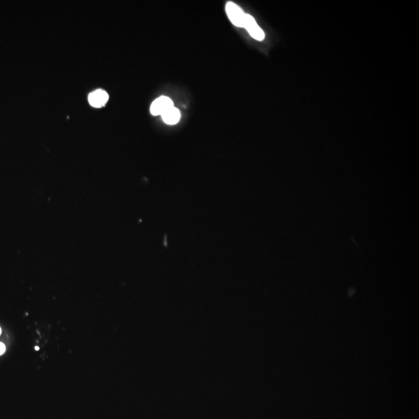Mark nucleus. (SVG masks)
Segmentation results:
<instances>
[{"label":"nucleus","instance_id":"1","mask_svg":"<svg viewBox=\"0 0 419 419\" xmlns=\"http://www.w3.org/2000/svg\"><path fill=\"white\" fill-rule=\"evenodd\" d=\"M226 12L230 20L235 26L243 27L245 13L235 2H228L226 4Z\"/></svg>","mask_w":419,"mask_h":419},{"label":"nucleus","instance_id":"2","mask_svg":"<svg viewBox=\"0 0 419 419\" xmlns=\"http://www.w3.org/2000/svg\"><path fill=\"white\" fill-rule=\"evenodd\" d=\"M243 27L246 29L249 34L256 40H263L265 37V33L261 28L256 23L254 18L249 14H245V21H244Z\"/></svg>","mask_w":419,"mask_h":419},{"label":"nucleus","instance_id":"3","mask_svg":"<svg viewBox=\"0 0 419 419\" xmlns=\"http://www.w3.org/2000/svg\"><path fill=\"white\" fill-rule=\"evenodd\" d=\"M174 106L173 102L168 96H162L157 98L153 103H151L150 112L154 116H158L165 113L168 109Z\"/></svg>","mask_w":419,"mask_h":419},{"label":"nucleus","instance_id":"4","mask_svg":"<svg viewBox=\"0 0 419 419\" xmlns=\"http://www.w3.org/2000/svg\"><path fill=\"white\" fill-rule=\"evenodd\" d=\"M109 99V95L103 89H97L91 92L89 96V103L92 107L101 108L104 106Z\"/></svg>","mask_w":419,"mask_h":419},{"label":"nucleus","instance_id":"5","mask_svg":"<svg viewBox=\"0 0 419 419\" xmlns=\"http://www.w3.org/2000/svg\"><path fill=\"white\" fill-rule=\"evenodd\" d=\"M161 116H162V120L165 124H169V125H174V124H177L181 118L180 111H179V109L175 107L174 106L168 109Z\"/></svg>","mask_w":419,"mask_h":419},{"label":"nucleus","instance_id":"6","mask_svg":"<svg viewBox=\"0 0 419 419\" xmlns=\"http://www.w3.org/2000/svg\"><path fill=\"white\" fill-rule=\"evenodd\" d=\"M5 351V346L3 343H0V356L2 355Z\"/></svg>","mask_w":419,"mask_h":419},{"label":"nucleus","instance_id":"7","mask_svg":"<svg viewBox=\"0 0 419 419\" xmlns=\"http://www.w3.org/2000/svg\"><path fill=\"white\" fill-rule=\"evenodd\" d=\"M35 350H37H37H39L38 346H36V347H35Z\"/></svg>","mask_w":419,"mask_h":419},{"label":"nucleus","instance_id":"8","mask_svg":"<svg viewBox=\"0 0 419 419\" xmlns=\"http://www.w3.org/2000/svg\"><path fill=\"white\" fill-rule=\"evenodd\" d=\"M1 332H2V330H1V328H0V335H1Z\"/></svg>","mask_w":419,"mask_h":419}]
</instances>
